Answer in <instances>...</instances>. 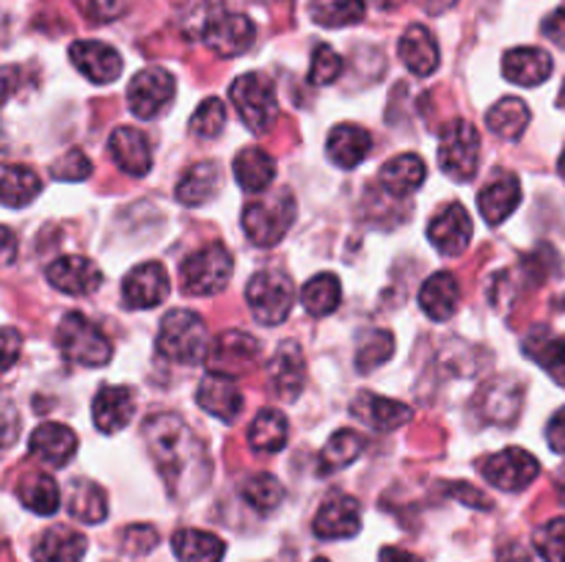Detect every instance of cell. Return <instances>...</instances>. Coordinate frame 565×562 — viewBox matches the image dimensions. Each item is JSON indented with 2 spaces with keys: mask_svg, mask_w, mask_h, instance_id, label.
I'll return each instance as SVG.
<instances>
[{
  "mask_svg": "<svg viewBox=\"0 0 565 562\" xmlns=\"http://www.w3.org/2000/svg\"><path fill=\"white\" fill-rule=\"evenodd\" d=\"M42 193V180L25 165H6L3 169V204L6 207H25Z\"/></svg>",
  "mask_w": 565,
  "mask_h": 562,
  "instance_id": "obj_42",
  "label": "cell"
},
{
  "mask_svg": "<svg viewBox=\"0 0 565 562\" xmlns=\"http://www.w3.org/2000/svg\"><path fill=\"white\" fill-rule=\"evenodd\" d=\"M246 301L254 317L263 325H281L290 314L296 290L292 281L279 270H259L246 287Z\"/></svg>",
  "mask_w": 565,
  "mask_h": 562,
  "instance_id": "obj_7",
  "label": "cell"
},
{
  "mask_svg": "<svg viewBox=\"0 0 565 562\" xmlns=\"http://www.w3.org/2000/svg\"><path fill=\"white\" fill-rule=\"evenodd\" d=\"M381 562H423V560L414 554H408V551H403V549H384L381 551Z\"/></svg>",
  "mask_w": 565,
  "mask_h": 562,
  "instance_id": "obj_54",
  "label": "cell"
},
{
  "mask_svg": "<svg viewBox=\"0 0 565 562\" xmlns=\"http://www.w3.org/2000/svg\"><path fill=\"white\" fill-rule=\"evenodd\" d=\"M428 237L434 242L436 251L445 257H461L467 251L469 240H472V218H469L467 207L458 202L447 204L428 226Z\"/></svg>",
  "mask_w": 565,
  "mask_h": 562,
  "instance_id": "obj_14",
  "label": "cell"
},
{
  "mask_svg": "<svg viewBox=\"0 0 565 562\" xmlns=\"http://www.w3.org/2000/svg\"><path fill=\"white\" fill-rule=\"evenodd\" d=\"M292 220H296V198L287 187L268 193L243 209V229H246L248 240L263 248L276 246L287 235Z\"/></svg>",
  "mask_w": 565,
  "mask_h": 562,
  "instance_id": "obj_3",
  "label": "cell"
},
{
  "mask_svg": "<svg viewBox=\"0 0 565 562\" xmlns=\"http://www.w3.org/2000/svg\"><path fill=\"white\" fill-rule=\"evenodd\" d=\"M169 273L160 262H143L127 273L121 284V298L130 309H154L169 298Z\"/></svg>",
  "mask_w": 565,
  "mask_h": 562,
  "instance_id": "obj_13",
  "label": "cell"
},
{
  "mask_svg": "<svg viewBox=\"0 0 565 562\" xmlns=\"http://www.w3.org/2000/svg\"><path fill=\"white\" fill-rule=\"evenodd\" d=\"M158 353L177 364H188V367L204 361L210 353L204 320L188 309H174V312L166 314L163 323H160Z\"/></svg>",
  "mask_w": 565,
  "mask_h": 562,
  "instance_id": "obj_2",
  "label": "cell"
},
{
  "mask_svg": "<svg viewBox=\"0 0 565 562\" xmlns=\"http://www.w3.org/2000/svg\"><path fill=\"white\" fill-rule=\"evenodd\" d=\"M196 400L204 411L213 413V417H218V419H224V422H235L237 413L243 411L241 389H237L235 380L226 378V375L210 372L207 378L199 383Z\"/></svg>",
  "mask_w": 565,
  "mask_h": 562,
  "instance_id": "obj_25",
  "label": "cell"
},
{
  "mask_svg": "<svg viewBox=\"0 0 565 562\" xmlns=\"http://www.w3.org/2000/svg\"><path fill=\"white\" fill-rule=\"evenodd\" d=\"M66 507H70V516L83 523H103L105 516H108V499H105V490L99 488L97 483L83 477L70 485Z\"/></svg>",
  "mask_w": 565,
  "mask_h": 562,
  "instance_id": "obj_34",
  "label": "cell"
},
{
  "mask_svg": "<svg viewBox=\"0 0 565 562\" xmlns=\"http://www.w3.org/2000/svg\"><path fill=\"white\" fill-rule=\"evenodd\" d=\"M425 174H428V171H425V160L419 158V154L406 152L386 160L379 180L392 196H408V193H414L419 185H423Z\"/></svg>",
  "mask_w": 565,
  "mask_h": 562,
  "instance_id": "obj_32",
  "label": "cell"
},
{
  "mask_svg": "<svg viewBox=\"0 0 565 562\" xmlns=\"http://www.w3.org/2000/svg\"><path fill=\"white\" fill-rule=\"evenodd\" d=\"M226 125V108L221 99L210 97L199 105L196 114L191 116V132L199 138H215L221 136Z\"/></svg>",
  "mask_w": 565,
  "mask_h": 562,
  "instance_id": "obj_46",
  "label": "cell"
},
{
  "mask_svg": "<svg viewBox=\"0 0 565 562\" xmlns=\"http://www.w3.org/2000/svg\"><path fill=\"white\" fill-rule=\"evenodd\" d=\"M70 58L83 77H88L97 86L114 83L121 75V55L110 44L97 39H83L70 47Z\"/></svg>",
  "mask_w": 565,
  "mask_h": 562,
  "instance_id": "obj_16",
  "label": "cell"
},
{
  "mask_svg": "<svg viewBox=\"0 0 565 562\" xmlns=\"http://www.w3.org/2000/svg\"><path fill=\"white\" fill-rule=\"evenodd\" d=\"M3 339H6V358H3V367L9 369L11 364H14V356H17V345H20V336H17V331L11 328H6L3 331Z\"/></svg>",
  "mask_w": 565,
  "mask_h": 562,
  "instance_id": "obj_53",
  "label": "cell"
},
{
  "mask_svg": "<svg viewBox=\"0 0 565 562\" xmlns=\"http://www.w3.org/2000/svg\"><path fill=\"white\" fill-rule=\"evenodd\" d=\"M235 180L246 193H263L276 180V163L265 149L246 147L235 154Z\"/></svg>",
  "mask_w": 565,
  "mask_h": 562,
  "instance_id": "obj_28",
  "label": "cell"
},
{
  "mask_svg": "<svg viewBox=\"0 0 565 562\" xmlns=\"http://www.w3.org/2000/svg\"><path fill=\"white\" fill-rule=\"evenodd\" d=\"M563 309H565V298H563Z\"/></svg>",
  "mask_w": 565,
  "mask_h": 562,
  "instance_id": "obj_59",
  "label": "cell"
},
{
  "mask_svg": "<svg viewBox=\"0 0 565 562\" xmlns=\"http://www.w3.org/2000/svg\"><path fill=\"white\" fill-rule=\"evenodd\" d=\"M561 105L565 108V86H563V91H561Z\"/></svg>",
  "mask_w": 565,
  "mask_h": 562,
  "instance_id": "obj_57",
  "label": "cell"
},
{
  "mask_svg": "<svg viewBox=\"0 0 565 562\" xmlns=\"http://www.w3.org/2000/svg\"><path fill=\"white\" fill-rule=\"evenodd\" d=\"M342 301V284L334 273H318L303 284L301 303L315 317H326L334 312Z\"/></svg>",
  "mask_w": 565,
  "mask_h": 562,
  "instance_id": "obj_36",
  "label": "cell"
},
{
  "mask_svg": "<svg viewBox=\"0 0 565 562\" xmlns=\"http://www.w3.org/2000/svg\"><path fill=\"white\" fill-rule=\"evenodd\" d=\"M50 174L58 182H81L92 174V160L81 149H70V152H64L50 165Z\"/></svg>",
  "mask_w": 565,
  "mask_h": 562,
  "instance_id": "obj_48",
  "label": "cell"
},
{
  "mask_svg": "<svg viewBox=\"0 0 565 562\" xmlns=\"http://www.w3.org/2000/svg\"><path fill=\"white\" fill-rule=\"evenodd\" d=\"M92 411L97 430L114 435L130 424L132 413H136V397H132V391L125 389V386H105V389H99L97 397H94Z\"/></svg>",
  "mask_w": 565,
  "mask_h": 562,
  "instance_id": "obj_20",
  "label": "cell"
},
{
  "mask_svg": "<svg viewBox=\"0 0 565 562\" xmlns=\"http://www.w3.org/2000/svg\"><path fill=\"white\" fill-rule=\"evenodd\" d=\"M552 55L541 47H516L502 58V75L516 86H541L552 77Z\"/></svg>",
  "mask_w": 565,
  "mask_h": 562,
  "instance_id": "obj_22",
  "label": "cell"
},
{
  "mask_svg": "<svg viewBox=\"0 0 565 562\" xmlns=\"http://www.w3.org/2000/svg\"><path fill=\"white\" fill-rule=\"evenodd\" d=\"M270 369H274V383H276V391H279L281 397H290V400H296L298 391H301L303 386V378H307V372H303V356L301 350H298V345H281V350L276 353L274 364H270Z\"/></svg>",
  "mask_w": 565,
  "mask_h": 562,
  "instance_id": "obj_37",
  "label": "cell"
},
{
  "mask_svg": "<svg viewBox=\"0 0 565 562\" xmlns=\"http://www.w3.org/2000/svg\"><path fill=\"white\" fill-rule=\"evenodd\" d=\"M232 270H235V262H232L230 248L224 242H210L182 262V290L188 295H215L232 279Z\"/></svg>",
  "mask_w": 565,
  "mask_h": 562,
  "instance_id": "obj_5",
  "label": "cell"
},
{
  "mask_svg": "<svg viewBox=\"0 0 565 562\" xmlns=\"http://www.w3.org/2000/svg\"><path fill=\"white\" fill-rule=\"evenodd\" d=\"M524 353L535 364H541L557 383L565 386V334H555V331L539 325V328L530 331Z\"/></svg>",
  "mask_w": 565,
  "mask_h": 562,
  "instance_id": "obj_27",
  "label": "cell"
},
{
  "mask_svg": "<svg viewBox=\"0 0 565 562\" xmlns=\"http://www.w3.org/2000/svg\"><path fill=\"white\" fill-rule=\"evenodd\" d=\"M241 494L243 499L259 512L276 510V507L281 505V499H285V488H281V483L274 477V474H257V477L246 479Z\"/></svg>",
  "mask_w": 565,
  "mask_h": 562,
  "instance_id": "obj_43",
  "label": "cell"
},
{
  "mask_svg": "<svg viewBox=\"0 0 565 562\" xmlns=\"http://www.w3.org/2000/svg\"><path fill=\"white\" fill-rule=\"evenodd\" d=\"M452 494L458 496V499H463L467 505H475V507H491V499L486 494H480V490H475L472 485H456L452 488Z\"/></svg>",
  "mask_w": 565,
  "mask_h": 562,
  "instance_id": "obj_52",
  "label": "cell"
},
{
  "mask_svg": "<svg viewBox=\"0 0 565 562\" xmlns=\"http://www.w3.org/2000/svg\"><path fill=\"white\" fill-rule=\"evenodd\" d=\"M546 441H550L552 450L565 455V408H561L546 424Z\"/></svg>",
  "mask_w": 565,
  "mask_h": 562,
  "instance_id": "obj_50",
  "label": "cell"
},
{
  "mask_svg": "<svg viewBox=\"0 0 565 562\" xmlns=\"http://www.w3.org/2000/svg\"><path fill=\"white\" fill-rule=\"evenodd\" d=\"M221 185H224L221 165L215 160H204V163L188 169V174L177 185V198L188 204V207H199V204L210 202L221 191Z\"/></svg>",
  "mask_w": 565,
  "mask_h": 562,
  "instance_id": "obj_31",
  "label": "cell"
},
{
  "mask_svg": "<svg viewBox=\"0 0 565 562\" xmlns=\"http://www.w3.org/2000/svg\"><path fill=\"white\" fill-rule=\"evenodd\" d=\"M533 545L546 562H565V518H552L535 529Z\"/></svg>",
  "mask_w": 565,
  "mask_h": 562,
  "instance_id": "obj_45",
  "label": "cell"
},
{
  "mask_svg": "<svg viewBox=\"0 0 565 562\" xmlns=\"http://www.w3.org/2000/svg\"><path fill=\"white\" fill-rule=\"evenodd\" d=\"M143 435H147L149 450H152L154 461H158L160 472L169 477V483L185 477L188 468L199 466L202 450L180 417H171V413L152 417L143 424Z\"/></svg>",
  "mask_w": 565,
  "mask_h": 562,
  "instance_id": "obj_1",
  "label": "cell"
},
{
  "mask_svg": "<svg viewBox=\"0 0 565 562\" xmlns=\"http://www.w3.org/2000/svg\"><path fill=\"white\" fill-rule=\"evenodd\" d=\"M541 472V463L522 446H508L483 463V474L494 488L524 490Z\"/></svg>",
  "mask_w": 565,
  "mask_h": 562,
  "instance_id": "obj_11",
  "label": "cell"
},
{
  "mask_svg": "<svg viewBox=\"0 0 565 562\" xmlns=\"http://www.w3.org/2000/svg\"><path fill=\"white\" fill-rule=\"evenodd\" d=\"M171 545L180 562H221L226 554L224 540L204 529H180Z\"/></svg>",
  "mask_w": 565,
  "mask_h": 562,
  "instance_id": "obj_33",
  "label": "cell"
},
{
  "mask_svg": "<svg viewBox=\"0 0 565 562\" xmlns=\"http://www.w3.org/2000/svg\"><path fill=\"white\" fill-rule=\"evenodd\" d=\"M3 237H6V262H11V259H14V235H11V229H3Z\"/></svg>",
  "mask_w": 565,
  "mask_h": 562,
  "instance_id": "obj_55",
  "label": "cell"
},
{
  "mask_svg": "<svg viewBox=\"0 0 565 562\" xmlns=\"http://www.w3.org/2000/svg\"><path fill=\"white\" fill-rule=\"evenodd\" d=\"M110 158L119 165L121 171L132 176H143L149 169H152V149H149L147 136L136 127H116L110 132Z\"/></svg>",
  "mask_w": 565,
  "mask_h": 562,
  "instance_id": "obj_21",
  "label": "cell"
},
{
  "mask_svg": "<svg viewBox=\"0 0 565 562\" xmlns=\"http://www.w3.org/2000/svg\"><path fill=\"white\" fill-rule=\"evenodd\" d=\"M439 165L452 180H472L480 165V136L469 121H452L450 127H445L439 143Z\"/></svg>",
  "mask_w": 565,
  "mask_h": 562,
  "instance_id": "obj_8",
  "label": "cell"
},
{
  "mask_svg": "<svg viewBox=\"0 0 565 562\" xmlns=\"http://www.w3.org/2000/svg\"><path fill=\"white\" fill-rule=\"evenodd\" d=\"M364 450V435H359L356 430H337L329 439V444L320 452V472H337V468H345L362 455Z\"/></svg>",
  "mask_w": 565,
  "mask_h": 562,
  "instance_id": "obj_40",
  "label": "cell"
},
{
  "mask_svg": "<svg viewBox=\"0 0 565 562\" xmlns=\"http://www.w3.org/2000/svg\"><path fill=\"white\" fill-rule=\"evenodd\" d=\"M373 138L359 125H337L329 136V158L340 169H356L370 154Z\"/></svg>",
  "mask_w": 565,
  "mask_h": 562,
  "instance_id": "obj_30",
  "label": "cell"
},
{
  "mask_svg": "<svg viewBox=\"0 0 565 562\" xmlns=\"http://www.w3.org/2000/svg\"><path fill=\"white\" fill-rule=\"evenodd\" d=\"M47 281L66 295H88L103 284V273L86 257H61L47 264Z\"/></svg>",
  "mask_w": 565,
  "mask_h": 562,
  "instance_id": "obj_17",
  "label": "cell"
},
{
  "mask_svg": "<svg viewBox=\"0 0 565 562\" xmlns=\"http://www.w3.org/2000/svg\"><path fill=\"white\" fill-rule=\"evenodd\" d=\"M230 97L235 102L237 116L243 125L252 132L270 130V125L279 116V99H276V88L270 77L263 72H248V75L237 77L230 88Z\"/></svg>",
  "mask_w": 565,
  "mask_h": 562,
  "instance_id": "obj_6",
  "label": "cell"
},
{
  "mask_svg": "<svg viewBox=\"0 0 565 562\" xmlns=\"http://www.w3.org/2000/svg\"><path fill=\"white\" fill-rule=\"evenodd\" d=\"M397 55L406 64V69L417 77H428L439 69V44H436L434 33L425 25L406 28V33L397 42Z\"/></svg>",
  "mask_w": 565,
  "mask_h": 562,
  "instance_id": "obj_19",
  "label": "cell"
},
{
  "mask_svg": "<svg viewBox=\"0 0 565 562\" xmlns=\"http://www.w3.org/2000/svg\"><path fill=\"white\" fill-rule=\"evenodd\" d=\"M174 91L177 83L169 72L160 69V66H147L130 80L127 102H130V110L138 119H154L174 99Z\"/></svg>",
  "mask_w": 565,
  "mask_h": 562,
  "instance_id": "obj_9",
  "label": "cell"
},
{
  "mask_svg": "<svg viewBox=\"0 0 565 562\" xmlns=\"http://www.w3.org/2000/svg\"><path fill=\"white\" fill-rule=\"evenodd\" d=\"M364 0H309V17L323 28H345L364 20Z\"/></svg>",
  "mask_w": 565,
  "mask_h": 562,
  "instance_id": "obj_39",
  "label": "cell"
},
{
  "mask_svg": "<svg viewBox=\"0 0 565 562\" xmlns=\"http://www.w3.org/2000/svg\"><path fill=\"white\" fill-rule=\"evenodd\" d=\"M530 116L533 114H530L527 102H522V99L516 97H508L500 99V102L486 114V125H489V130L494 132V136L516 141V138L527 130Z\"/></svg>",
  "mask_w": 565,
  "mask_h": 562,
  "instance_id": "obj_35",
  "label": "cell"
},
{
  "mask_svg": "<svg viewBox=\"0 0 565 562\" xmlns=\"http://www.w3.org/2000/svg\"><path fill=\"white\" fill-rule=\"evenodd\" d=\"M248 444L257 452H279L287 444V419L274 408H263L248 428Z\"/></svg>",
  "mask_w": 565,
  "mask_h": 562,
  "instance_id": "obj_38",
  "label": "cell"
},
{
  "mask_svg": "<svg viewBox=\"0 0 565 562\" xmlns=\"http://www.w3.org/2000/svg\"><path fill=\"white\" fill-rule=\"evenodd\" d=\"M544 33L552 39V42L565 47V0H563L561 9L555 11V14H550L544 20Z\"/></svg>",
  "mask_w": 565,
  "mask_h": 562,
  "instance_id": "obj_51",
  "label": "cell"
},
{
  "mask_svg": "<svg viewBox=\"0 0 565 562\" xmlns=\"http://www.w3.org/2000/svg\"><path fill=\"white\" fill-rule=\"evenodd\" d=\"M158 545V529L149 523H136L125 532V551L132 556H143Z\"/></svg>",
  "mask_w": 565,
  "mask_h": 562,
  "instance_id": "obj_49",
  "label": "cell"
},
{
  "mask_svg": "<svg viewBox=\"0 0 565 562\" xmlns=\"http://www.w3.org/2000/svg\"><path fill=\"white\" fill-rule=\"evenodd\" d=\"M342 75V58L337 50H331L329 44H320L312 55V66H309V83L315 86H329L337 77Z\"/></svg>",
  "mask_w": 565,
  "mask_h": 562,
  "instance_id": "obj_47",
  "label": "cell"
},
{
  "mask_svg": "<svg viewBox=\"0 0 565 562\" xmlns=\"http://www.w3.org/2000/svg\"><path fill=\"white\" fill-rule=\"evenodd\" d=\"M88 540L77 529L50 527L33 543V562H81L86 556Z\"/></svg>",
  "mask_w": 565,
  "mask_h": 562,
  "instance_id": "obj_23",
  "label": "cell"
},
{
  "mask_svg": "<svg viewBox=\"0 0 565 562\" xmlns=\"http://www.w3.org/2000/svg\"><path fill=\"white\" fill-rule=\"evenodd\" d=\"M315 534L323 540H345L362 529V510L353 496L331 494L329 499L320 505L318 516L312 523Z\"/></svg>",
  "mask_w": 565,
  "mask_h": 562,
  "instance_id": "obj_15",
  "label": "cell"
},
{
  "mask_svg": "<svg viewBox=\"0 0 565 562\" xmlns=\"http://www.w3.org/2000/svg\"><path fill=\"white\" fill-rule=\"evenodd\" d=\"M522 204V182L513 174H500L480 191L478 207L491 226L502 224Z\"/></svg>",
  "mask_w": 565,
  "mask_h": 562,
  "instance_id": "obj_24",
  "label": "cell"
},
{
  "mask_svg": "<svg viewBox=\"0 0 565 562\" xmlns=\"http://www.w3.org/2000/svg\"><path fill=\"white\" fill-rule=\"evenodd\" d=\"M461 303V287L452 273H434L419 290V306L436 323H445L458 312Z\"/></svg>",
  "mask_w": 565,
  "mask_h": 562,
  "instance_id": "obj_26",
  "label": "cell"
},
{
  "mask_svg": "<svg viewBox=\"0 0 565 562\" xmlns=\"http://www.w3.org/2000/svg\"><path fill=\"white\" fill-rule=\"evenodd\" d=\"M561 171H563V176H565V152H563V158H561Z\"/></svg>",
  "mask_w": 565,
  "mask_h": 562,
  "instance_id": "obj_56",
  "label": "cell"
},
{
  "mask_svg": "<svg viewBox=\"0 0 565 562\" xmlns=\"http://www.w3.org/2000/svg\"><path fill=\"white\" fill-rule=\"evenodd\" d=\"M395 353V336L390 331H373V334L364 336V342L359 345L356 353V367L362 372H373L381 364H386Z\"/></svg>",
  "mask_w": 565,
  "mask_h": 562,
  "instance_id": "obj_44",
  "label": "cell"
},
{
  "mask_svg": "<svg viewBox=\"0 0 565 562\" xmlns=\"http://www.w3.org/2000/svg\"><path fill=\"white\" fill-rule=\"evenodd\" d=\"M20 499L36 516H53L61 507V490L50 474H33L20 485Z\"/></svg>",
  "mask_w": 565,
  "mask_h": 562,
  "instance_id": "obj_41",
  "label": "cell"
},
{
  "mask_svg": "<svg viewBox=\"0 0 565 562\" xmlns=\"http://www.w3.org/2000/svg\"><path fill=\"white\" fill-rule=\"evenodd\" d=\"M315 562H329V560H323V556H320V560H315Z\"/></svg>",
  "mask_w": 565,
  "mask_h": 562,
  "instance_id": "obj_58",
  "label": "cell"
},
{
  "mask_svg": "<svg viewBox=\"0 0 565 562\" xmlns=\"http://www.w3.org/2000/svg\"><path fill=\"white\" fill-rule=\"evenodd\" d=\"M353 411H356L359 419H364L370 428L381 430V433L403 428L412 419V408L406 402L390 400V397L381 395H362L353 402Z\"/></svg>",
  "mask_w": 565,
  "mask_h": 562,
  "instance_id": "obj_29",
  "label": "cell"
},
{
  "mask_svg": "<svg viewBox=\"0 0 565 562\" xmlns=\"http://www.w3.org/2000/svg\"><path fill=\"white\" fill-rule=\"evenodd\" d=\"M31 455L42 461L44 466H66L77 452V435L72 433L66 424L44 422L33 430L31 444H28Z\"/></svg>",
  "mask_w": 565,
  "mask_h": 562,
  "instance_id": "obj_18",
  "label": "cell"
},
{
  "mask_svg": "<svg viewBox=\"0 0 565 562\" xmlns=\"http://www.w3.org/2000/svg\"><path fill=\"white\" fill-rule=\"evenodd\" d=\"M257 358L259 342L254 339L252 334H243V331H224V334L213 342L204 364H207L213 375L235 378V375L248 372V369L257 364Z\"/></svg>",
  "mask_w": 565,
  "mask_h": 562,
  "instance_id": "obj_10",
  "label": "cell"
},
{
  "mask_svg": "<svg viewBox=\"0 0 565 562\" xmlns=\"http://www.w3.org/2000/svg\"><path fill=\"white\" fill-rule=\"evenodd\" d=\"M204 44L221 55V58H235V55L246 53L254 44V22L246 14H232V11H221L213 14L204 25Z\"/></svg>",
  "mask_w": 565,
  "mask_h": 562,
  "instance_id": "obj_12",
  "label": "cell"
},
{
  "mask_svg": "<svg viewBox=\"0 0 565 562\" xmlns=\"http://www.w3.org/2000/svg\"><path fill=\"white\" fill-rule=\"evenodd\" d=\"M55 345L66 361L81 364V367H105L114 353L103 331L81 312H72L61 320L58 331H55Z\"/></svg>",
  "mask_w": 565,
  "mask_h": 562,
  "instance_id": "obj_4",
  "label": "cell"
}]
</instances>
